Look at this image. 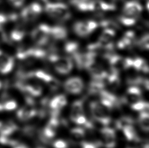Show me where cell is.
Segmentation results:
<instances>
[{
    "instance_id": "6da1fadb",
    "label": "cell",
    "mask_w": 149,
    "mask_h": 148,
    "mask_svg": "<svg viewBox=\"0 0 149 148\" xmlns=\"http://www.w3.org/2000/svg\"><path fill=\"white\" fill-rule=\"evenodd\" d=\"M45 11L52 18L62 21L69 20L71 17L68 6L64 3H47L45 6Z\"/></svg>"
},
{
    "instance_id": "7a4b0ae2",
    "label": "cell",
    "mask_w": 149,
    "mask_h": 148,
    "mask_svg": "<svg viewBox=\"0 0 149 148\" xmlns=\"http://www.w3.org/2000/svg\"><path fill=\"white\" fill-rule=\"evenodd\" d=\"M49 60L52 63L56 72L61 75L70 73L73 68V62L70 57L59 56L56 54H51Z\"/></svg>"
},
{
    "instance_id": "3957f363",
    "label": "cell",
    "mask_w": 149,
    "mask_h": 148,
    "mask_svg": "<svg viewBox=\"0 0 149 148\" xmlns=\"http://www.w3.org/2000/svg\"><path fill=\"white\" fill-rule=\"evenodd\" d=\"M90 110L93 117L98 122L105 126L111 122L109 110L105 108L100 102H91Z\"/></svg>"
},
{
    "instance_id": "277c9868",
    "label": "cell",
    "mask_w": 149,
    "mask_h": 148,
    "mask_svg": "<svg viewBox=\"0 0 149 148\" xmlns=\"http://www.w3.org/2000/svg\"><path fill=\"white\" fill-rule=\"evenodd\" d=\"M98 24L93 20L81 21L75 22L73 30L75 34L81 37L89 36L98 28Z\"/></svg>"
},
{
    "instance_id": "5b68a950",
    "label": "cell",
    "mask_w": 149,
    "mask_h": 148,
    "mask_svg": "<svg viewBox=\"0 0 149 148\" xmlns=\"http://www.w3.org/2000/svg\"><path fill=\"white\" fill-rule=\"evenodd\" d=\"M51 26L45 24H41L33 32V38L35 42L39 45L47 44L50 38Z\"/></svg>"
},
{
    "instance_id": "8992f818",
    "label": "cell",
    "mask_w": 149,
    "mask_h": 148,
    "mask_svg": "<svg viewBox=\"0 0 149 148\" xmlns=\"http://www.w3.org/2000/svg\"><path fill=\"white\" fill-rule=\"evenodd\" d=\"M96 53L90 51L86 53L79 52L73 57L79 68L88 69L89 66L95 62Z\"/></svg>"
},
{
    "instance_id": "52a82bcc",
    "label": "cell",
    "mask_w": 149,
    "mask_h": 148,
    "mask_svg": "<svg viewBox=\"0 0 149 148\" xmlns=\"http://www.w3.org/2000/svg\"><path fill=\"white\" fill-rule=\"evenodd\" d=\"M84 87V84L81 78L73 77L69 78L65 81L64 88L67 92L71 94L80 93Z\"/></svg>"
},
{
    "instance_id": "ba28073f",
    "label": "cell",
    "mask_w": 149,
    "mask_h": 148,
    "mask_svg": "<svg viewBox=\"0 0 149 148\" xmlns=\"http://www.w3.org/2000/svg\"><path fill=\"white\" fill-rule=\"evenodd\" d=\"M102 144L106 148H114L116 145L115 130L110 127H104L101 130Z\"/></svg>"
},
{
    "instance_id": "9c48e42d",
    "label": "cell",
    "mask_w": 149,
    "mask_h": 148,
    "mask_svg": "<svg viewBox=\"0 0 149 148\" xmlns=\"http://www.w3.org/2000/svg\"><path fill=\"white\" fill-rule=\"evenodd\" d=\"M143 8L139 2L132 0L125 3L123 7V14L126 16L136 18L141 13Z\"/></svg>"
},
{
    "instance_id": "30bf717a",
    "label": "cell",
    "mask_w": 149,
    "mask_h": 148,
    "mask_svg": "<svg viewBox=\"0 0 149 148\" xmlns=\"http://www.w3.org/2000/svg\"><path fill=\"white\" fill-rule=\"evenodd\" d=\"M99 94L100 98V102L109 111L118 104L119 101L117 100V97L113 93L103 89Z\"/></svg>"
},
{
    "instance_id": "8fae6325",
    "label": "cell",
    "mask_w": 149,
    "mask_h": 148,
    "mask_svg": "<svg viewBox=\"0 0 149 148\" xmlns=\"http://www.w3.org/2000/svg\"><path fill=\"white\" fill-rule=\"evenodd\" d=\"M66 104L67 99L64 95H58L52 98L49 104L52 116L57 117L60 111Z\"/></svg>"
},
{
    "instance_id": "7c38bea8",
    "label": "cell",
    "mask_w": 149,
    "mask_h": 148,
    "mask_svg": "<svg viewBox=\"0 0 149 148\" xmlns=\"http://www.w3.org/2000/svg\"><path fill=\"white\" fill-rule=\"evenodd\" d=\"M59 126V121L57 117L52 116L43 130V136L45 140L53 138L56 134Z\"/></svg>"
},
{
    "instance_id": "4fadbf2b",
    "label": "cell",
    "mask_w": 149,
    "mask_h": 148,
    "mask_svg": "<svg viewBox=\"0 0 149 148\" xmlns=\"http://www.w3.org/2000/svg\"><path fill=\"white\" fill-rule=\"evenodd\" d=\"M141 100V90L136 86H131L127 90L124 100L128 104H131Z\"/></svg>"
},
{
    "instance_id": "5bb4252c",
    "label": "cell",
    "mask_w": 149,
    "mask_h": 148,
    "mask_svg": "<svg viewBox=\"0 0 149 148\" xmlns=\"http://www.w3.org/2000/svg\"><path fill=\"white\" fill-rule=\"evenodd\" d=\"M34 105L28 106L20 109L17 113V116L21 121H26L34 117L37 114V111L33 107Z\"/></svg>"
},
{
    "instance_id": "9a60e30c",
    "label": "cell",
    "mask_w": 149,
    "mask_h": 148,
    "mask_svg": "<svg viewBox=\"0 0 149 148\" xmlns=\"http://www.w3.org/2000/svg\"><path fill=\"white\" fill-rule=\"evenodd\" d=\"M14 66L13 59L10 56L4 55L0 56V73L6 74L12 70Z\"/></svg>"
},
{
    "instance_id": "2e32d148",
    "label": "cell",
    "mask_w": 149,
    "mask_h": 148,
    "mask_svg": "<svg viewBox=\"0 0 149 148\" xmlns=\"http://www.w3.org/2000/svg\"><path fill=\"white\" fill-rule=\"evenodd\" d=\"M85 115L84 111L83 101L79 100L75 101L71 106L70 112V119L72 122H75L79 117Z\"/></svg>"
},
{
    "instance_id": "e0dca14e",
    "label": "cell",
    "mask_w": 149,
    "mask_h": 148,
    "mask_svg": "<svg viewBox=\"0 0 149 148\" xmlns=\"http://www.w3.org/2000/svg\"><path fill=\"white\" fill-rule=\"evenodd\" d=\"M68 35L66 28L61 26H54L50 28V37L56 40H63Z\"/></svg>"
},
{
    "instance_id": "ac0fdd59",
    "label": "cell",
    "mask_w": 149,
    "mask_h": 148,
    "mask_svg": "<svg viewBox=\"0 0 149 148\" xmlns=\"http://www.w3.org/2000/svg\"><path fill=\"white\" fill-rule=\"evenodd\" d=\"M42 12V8L39 4L33 3L26 8L25 11V16L29 20L36 18Z\"/></svg>"
},
{
    "instance_id": "d6986e66",
    "label": "cell",
    "mask_w": 149,
    "mask_h": 148,
    "mask_svg": "<svg viewBox=\"0 0 149 148\" xmlns=\"http://www.w3.org/2000/svg\"><path fill=\"white\" fill-rule=\"evenodd\" d=\"M18 130V127L13 122H8L0 125V134L1 136H9Z\"/></svg>"
},
{
    "instance_id": "ffe728a7",
    "label": "cell",
    "mask_w": 149,
    "mask_h": 148,
    "mask_svg": "<svg viewBox=\"0 0 149 148\" xmlns=\"http://www.w3.org/2000/svg\"><path fill=\"white\" fill-rule=\"evenodd\" d=\"M115 34L116 33L115 30L111 28H105L101 35L98 42L102 45H106L110 44L112 43L111 41L115 37Z\"/></svg>"
},
{
    "instance_id": "44dd1931",
    "label": "cell",
    "mask_w": 149,
    "mask_h": 148,
    "mask_svg": "<svg viewBox=\"0 0 149 148\" xmlns=\"http://www.w3.org/2000/svg\"><path fill=\"white\" fill-rule=\"evenodd\" d=\"M24 91L28 92L34 96H40L42 92V88L38 84H30L20 87Z\"/></svg>"
},
{
    "instance_id": "7402d4cb",
    "label": "cell",
    "mask_w": 149,
    "mask_h": 148,
    "mask_svg": "<svg viewBox=\"0 0 149 148\" xmlns=\"http://www.w3.org/2000/svg\"><path fill=\"white\" fill-rule=\"evenodd\" d=\"M132 68L137 71L147 73L149 72V68L147 62L143 58L138 57L133 59Z\"/></svg>"
},
{
    "instance_id": "603a6c76",
    "label": "cell",
    "mask_w": 149,
    "mask_h": 148,
    "mask_svg": "<svg viewBox=\"0 0 149 148\" xmlns=\"http://www.w3.org/2000/svg\"><path fill=\"white\" fill-rule=\"evenodd\" d=\"M85 136V132L83 128H74L70 131V137L72 141L74 142H83Z\"/></svg>"
},
{
    "instance_id": "cb8c5ba5",
    "label": "cell",
    "mask_w": 149,
    "mask_h": 148,
    "mask_svg": "<svg viewBox=\"0 0 149 148\" xmlns=\"http://www.w3.org/2000/svg\"><path fill=\"white\" fill-rule=\"evenodd\" d=\"M79 44L74 41H69L65 45L64 49L65 52L72 56V57L79 52Z\"/></svg>"
},
{
    "instance_id": "d4e9b609",
    "label": "cell",
    "mask_w": 149,
    "mask_h": 148,
    "mask_svg": "<svg viewBox=\"0 0 149 148\" xmlns=\"http://www.w3.org/2000/svg\"><path fill=\"white\" fill-rule=\"evenodd\" d=\"M139 122L141 129L145 131H148L149 128V113L141 112L139 115Z\"/></svg>"
},
{
    "instance_id": "484cf974",
    "label": "cell",
    "mask_w": 149,
    "mask_h": 148,
    "mask_svg": "<svg viewBox=\"0 0 149 148\" xmlns=\"http://www.w3.org/2000/svg\"><path fill=\"white\" fill-rule=\"evenodd\" d=\"M125 138L130 141L137 139V134L133 125L126 126L122 129Z\"/></svg>"
},
{
    "instance_id": "4316f807",
    "label": "cell",
    "mask_w": 149,
    "mask_h": 148,
    "mask_svg": "<svg viewBox=\"0 0 149 148\" xmlns=\"http://www.w3.org/2000/svg\"><path fill=\"white\" fill-rule=\"evenodd\" d=\"M133 119L132 118L129 117H123L117 121L116 127L118 129H122L126 126L133 125Z\"/></svg>"
},
{
    "instance_id": "83f0119b",
    "label": "cell",
    "mask_w": 149,
    "mask_h": 148,
    "mask_svg": "<svg viewBox=\"0 0 149 148\" xmlns=\"http://www.w3.org/2000/svg\"><path fill=\"white\" fill-rule=\"evenodd\" d=\"M17 104L13 100H7L4 102L0 103V111H12L16 108Z\"/></svg>"
},
{
    "instance_id": "f1b7e54d",
    "label": "cell",
    "mask_w": 149,
    "mask_h": 148,
    "mask_svg": "<svg viewBox=\"0 0 149 148\" xmlns=\"http://www.w3.org/2000/svg\"><path fill=\"white\" fill-rule=\"evenodd\" d=\"M119 20L121 24L125 26H131L135 24L136 22V18L123 15L119 17Z\"/></svg>"
},
{
    "instance_id": "f546056e",
    "label": "cell",
    "mask_w": 149,
    "mask_h": 148,
    "mask_svg": "<svg viewBox=\"0 0 149 148\" xmlns=\"http://www.w3.org/2000/svg\"><path fill=\"white\" fill-rule=\"evenodd\" d=\"M139 48L144 50L148 49L149 48V35L146 34L142 37L137 43Z\"/></svg>"
},
{
    "instance_id": "4dcf8cb0",
    "label": "cell",
    "mask_w": 149,
    "mask_h": 148,
    "mask_svg": "<svg viewBox=\"0 0 149 148\" xmlns=\"http://www.w3.org/2000/svg\"><path fill=\"white\" fill-rule=\"evenodd\" d=\"M47 84L52 90H56L60 86V82L56 78H54L53 76H52V77L50 78V80L47 82Z\"/></svg>"
},
{
    "instance_id": "1f68e13d",
    "label": "cell",
    "mask_w": 149,
    "mask_h": 148,
    "mask_svg": "<svg viewBox=\"0 0 149 148\" xmlns=\"http://www.w3.org/2000/svg\"><path fill=\"white\" fill-rule=\"evenodd\" d=\"M54 148H68V144L65 141L58 140L54 142L53 144Z\"/></svg>"
},
{
    "instance_id": "d6a6232c",
    "label": "cell",
    "mask_w": 149,
    "mask_h": 148,
    "mask_svg": "<svg viewBox=\"0 0 149 148\" xmlns=\"http://www.w3.org/2000/svg\"><path fill=\"white\" fill-rule=\"evenodd\" d=\"M81 146L82 148H98V145L92 142H81Z\"/></svg>"
},
{
    "instance_id": "836d02e7",
    "label": "cell",
    "mask_w": 149,
    "mask_h": 148,
    "mask_svg": "<svg viewBox=\"0 0 149 148\" xmlns=\"http://www.w3.org/2000/svg\"><path fill=\"white\" fill-rule=\"evenodd\" d=\"M12 6L15 7H19L24 3V0H8Z\"/></svg>"
},
{
    "instance_id": "e575fe53",
    "label": "cell",
    "mask_w": 149,
    "mask_h": 148,
    "mask_svg": "<svg viewBox=\"0 0 149 148\" xmlns=\"http://www.w3.org/2000/svg\"><path fill=\"white\" fill-rule=\"evenodd\" d=\"M13 148H29L28 147L26 146V145L24 144H18L16 145L15 146L13 147Z\"/></svg>"
},
{
    "instance_id": "d590c367",
    "label": "cell",
    "mask_w": 149,
    "mask_h": 148,
    "mask_svg": "<svg viewBox=\"0 0 149 148\" xmlns=\"http://www.w3.org/2000/svg\"><path fill=\"white\" fill-rule=\"evenodd\" d=\"M1 86H2V83H1V82H0V88L1 87Z\"/></svg>"
},
{
    "instance_id": "8d00e7d4",
    "label": "cell",
    "mask_w": 149,
    "mask_h": 148,
    "mask_svg": "<svg viewBox=\"0 0 149 148\" xmlns=\"http://www.w3.org/2000/svg\"><path fill=\"white\" fill-rule=\"evenodd\" d=\"M1 123H2V122H0V125H1Z\"/></svg>"
},
{
    "instance_id": "74e56055",
    "label": "cell",
    "mask_w": 149,
    "mask_h": 148,
    "mask_svg": "<svg viewBox=\"0 0 149 148\" xmlns=\"http://www.w3.org/2000/svg\"><path fill=\"white\" fill-rule=\"evenodd\" d=\"M115 1H119V0H114Z\"/></svg>"
},
{
    "instance_id": "f35d334b",
    "label": "cell",
    "mask_w": 149,
    "mask_h": 148,
    "mask_svg": "<svg viewBox=\"0 0 149 148\" xmlns=\"http://www.w3.org/2000/svg\"></svg>"
},
{
    "instance_id": "ab89813d",
    "label": "cell",
    "mask_w": 149,
    "mask_h": 148,
    "mask_svg": "<svg viewBox=\"0 0 149 148\" xmlns=\"http://www.w3.org/2000/svg\"><path fill=\"white\" fill-rule=\"evenodd\" d=\"M0 148H1V147H0Z\"/></svg>"
}]
</instances>
